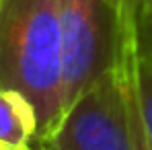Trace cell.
Here are the masks:
<instances>
[{"label":"cell","instance_id":"obj_12","mask_svg":"<svg viewBox=\"0 0 152 150\" xmlns=\"http://www.w3.org/2000/svg\"><path fill=\"white\" fill-rule=\"evenodd\" d=\"M148 2H150V0H148ZM148 2H146V4H148Z\"/></svg>","mask_w":152,"mask_h":150},{"label":"cell","instance_id":"obj_7","mask_svg":"<svg viewBox=\"0 0 152 150\" xmlns=\"http://www.w3.org/2000/svg\"><path fill=\"white\" fill-rule=\"evenodd\" d=\"M119 17L121 27L129 39H138V19L146 6V0H105Z\"/></svg>","mask_w":152,"mask_h":150},{"label":"cell","instance_id":"obj_10","mask_svg":"<svg viewBox=\"0 0 152 150\" xmlns=\"http://www.w3.org/2000/svg\"><path fill=\"white\" fill-rule=\"evenodd\" d=\"M146 6H152V0H150V2H148V4H146ZM146 6H144V8H146Z\"/></svg>","mask_w":152,"mask_h":150},{"label":"cell","instance_id":"obj_9","mask_svg":"<svg viewBox=\"0 0 152 150\" xmlns=\"http://www.w3.org/2000/svg\"><path fill=\"white\" fill-rule=\"evenodd\" d=\"M6 148H8V146H2V144H0V150H6Z\"/></svg>","mask_w":152,"mask_h":150},{"label":"cell","instance_id":"obj_3","mask_svg":"<svg viewBox=\"0 0 152 150\" xmlns=\"http://www.w3.org/2000/svg\"><path fill=\"white\" fill-rule=\"evenodd\" d=\"M39 146L43 150H134L124 66L86 89Z\"/></svg>","mask_w":152,"mask_h":150},{"label":"cell","instance_id":"obj_2","mask_svg":"<svg viewBox=\"0 0 152 150\" xmlns=\"http://www.w3.org/2000/svg\"><path fill=\"white\" fill-rule=\"evenodd\" d=\"M64 113L86 89L121 68L138 39H129L105 0H60Z\"/></svg>","mask_w":152,"mask_h":150},{"label":"cell","instance_id":"obj_8","mask_svg":"<svg viewBox=\"0 0 152 150\" xmlns=\"http://www.w3.org/2000/svg\"><path fill=\"white\" fill-rule=\"evenodd\" d=\"M138 48L152 60V6H146L138 19Z\"/></svg>","mask_w":152,"mask_h":150},{"label":"cell","instance_id":"obj_4","mask_svg":"<svg viewBox=\"0 0 152 150\" xmlns=\"http://www.w3.org/2000/svg\"><path fill=\"white\" fill-rule=\"evenodd\" d=\"M37 140V113L25 95L0 89V144L8 148L31 150Z\"/></svg>","mask_w":152,"mask_h":150},{"label":"cell","instance_id":"obj_5","mask_svg":"<svg viewBox=\"0 0 152 150\" xmlns=\"http://www.w3.org/2000/svg\"><path fill=\"white\" fill-rule=\"evenodd\" d=\"M127 62H129V74L134 82L138 109L152 140V60L138 48V41H136V48L132 50Z\"/></svg>","mask_w":152,"mask_h":150},{"label":"cell","instance_id":"obj_11","mask_svg":"<svg viewBox=\"0 0 152 150\" xmlns=\"http://www.w3.org/2000/svg\"><path fill=\"white\" fill-rule=\"evenodd\" d=\"M6 150H19V148H6Z\"/></svg>","mask_w":152,"mask_h":150},{"label":"cell","instance_id":"obj_1","mask_svg":"<svg viewBox=\"0 0 152 150\" xmlns=\"http://www.w3.org/2000/svg\"><path fill=\"white\" fill-rule=\"evenodd\" d=\"M0 89L25 95L37 113V144L64 117L60 0L0 2Z\"/></svg>","mask_w":152,"mask_h":150},{"label":"cell","instance_id":"obj_13","mask_svg":"<svg viewBox=\"0 0 152 150\" xmlns=\"http://www.w3.org/2000/svg\"><path fill=\"white\" fill-rule=\"evenodd\" d=\"M146 2H148V0H146Z\"/></svg>","mask_w":152,"mask_h":150},{"label":"cell","instance_id":"obj_6","mask_svg":"<svg viewBox=\"0 0 152 150\" xmlns=\"http://www.w3.org/2000/svg\"><path fill=\"white\" fill-rule=\"evenodd\" d=\"M127 60H129V56H127ZM127 60L124 64V80H126V95H127V107H129V125H132L134 150H152V140L148 136V130H146L144 121H142L140 109H138V101H136V93H134V82H132L129 62Z\"/></svg>","mask_w":152,"mask_h":150},{"label":"cell","instance_id":"obj_14","mask_svg":"<svg viewBox=\"0 0 152 150\" xmlns=\"http://www.w3.org/2000/svg\"><path fill=\"white\" fill-rule=\"evenodd\" d=\"M0 2H2V0H0Z\"/></svg>","mask_w":152,"mask_h":150}]
</instances>
